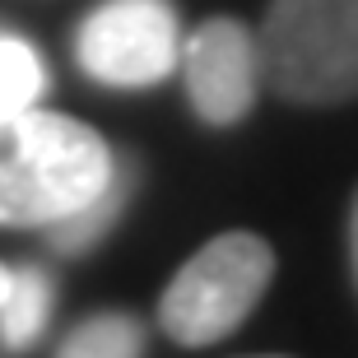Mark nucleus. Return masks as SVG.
<instances>
[{
    "label": "nucleus",
    "instance_id": "nucleus-1",
    "mask_svg": "<svg viewBox=\"0 0 358 358\" xmlns=\"http://www.w3.org/2000/svg\"><path fill=\"white\" fill-rule=\"evenodd\" d=\"M14 154L0 159V224H56L84 210L117 177V159L93 126L28 107L10 126Z\"/></svg>",
    "mask_w": 358,
    "mask_h": 358
},
{
    "label": "nucleus",
    "instance_id": "nucleus-4",
    "mask_svg": "<svg viewBox=\"0 0 358 358\" xmlns=\"http://www.w3.org/2000/svg\"><path fill=\"white\" fill-rule=\"evenodd\" d=\"M80 66L112 89H149L182 61L173 0H103L80 24Z\"/></svg>",
    "mask_w": 358,
    "mask_h": 358
},
{
    "label": "nucleus",
    "instance_id": "nucleus-3",
    "mask_svg": "<svg viewBox=\"0 0 358 358\" xmlns=\"http://www.w3.org/2000/svg\"><path fill=\"white\" fill-rule=\"evenodd\" d=\"M275 279V252L256 233H219L205 242L159 298V321L177 345H219L256 312Z\"/></svg>",
    "mask_w": 358,
    "mask_h": 358
},
{
    "label": "nucleus",
    "instance_id": "nucleus-6",
    "mask_svg": "<svg viewBox=\"0 0 358 358\" xmlns=\"http://www.w3.org/2000/svg\"><path fill=\"white\" fill-rule=\"evenodd\" d=\"M42 84H47L42 56L24 38L0 33V131H10L14 121L38 103Z\"/></svg>",
    "mask_w": 358,
    "mask_h": 358
},
{
    "label": "nucleus",
    "instance_id": "nucleus-10",
    "mask_svg": "<svg viewBox=\"0 0 358 358\" xmlns=\"http://www.w3.org/2000/svg\"><path fill=\"white\" fill-rule=\"evenodd\" d=\"M349 256H354V279H358V200H354V214H349Z\"/></svg>",
    "mask_w": 358,
    "mask_h": 358
},
{
    "label": "nucleus",
    "instance_id": "nucleus-11",
    "mask_svg": "<svg viewBox=\"0 0 358 358\" xmlns=\"http://www.w3.org/2000/svg\"><path fill=\"white\" fill-rule=\"evenodd\" d=\"M10 284H14V270L0 266V307H5V298H10Z\"/></svg>",
    "mask_w": 358,
    "mask_h": 358
},
{
    "label": "nucleus",
    "instance_id": "nucleus-7",
    "mask_svg": "<svg viewBox=\"0 0 358 358\" xmlns=\"http://www.w3.org/2000/svg\"><path fill=\"white\" fill-rule=\"evenodd\" d=\"M47 312H52V284L42 270H14L10 298L0 307V340L10 349H28L47 326Z\"/></svg>",
    "mask_w": 358,
    "mask_h": 358
},
{
    "label": "nucleus",
    "instance_id": "nucleus-8",
    "mask_svg": "<svg viewBox=\"0 0 358 358\" xmlns=\"http://www.w3.org/2000/svg\"><path fill=\"white\" fill-rule=\"evenodd\" d=\"M126 191H131V173H121V168H117V177L107 182V191H98L84 210H75V214H66V219L47 224V228H52V242L61 247V252H70V256L89 252L93 242L117 224L121 205H126Z\"/></svg>",
    "mask_w": 358,
    "mask_h": 358
},
{
    "label": "nucleus",
    "instance_id": "nucleus-5",
    "mask_svg": "<svg viewBox=\"0 0 358 358\" xmlns=\"http://www.w3.org/2000/svg\"><path fill=\"white\" fill-rule=\"evenodd\" d=\"M182 75L196 117L210 126H233L256 103L261 47L238 19H205L182 42Z\"/></svg>",
    "mask_w": 358,
    "mask_h": 358
},
{
    "label": "nucleus",
    "instance_id": "nucleus-2",
    "mask_svg": "<svg viewBox=\"0 0 358 358\" xmlns=\"http://www.w3.org/2000/svg\"><path fill=\"white\" fill-rule=\"evenodd\" d=\"M261 80L298 107L358 98V0H275L261 28Z\"/></svg>",
    "mask_w": 358,
    "mask_h": 358
},
{
    "label": "nucleus",
    "instance_id": "nucleus-9",
    "mask_svg": "<svg viewBox=\"0 0 358 358\" xmlns=\"http://www.w3.org/2000/svg\"><path fill=\"white\" fill-rule=\"evenodd\" d=\"M61 354H66V358H126V354H145V331H140V321L107 312V317H93V321H84V326H75V331L66 335Z\"/></svg>",
    "mask_w": 358,
    "mask_h": 358
}]
</instances>
